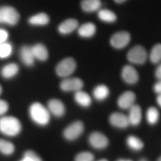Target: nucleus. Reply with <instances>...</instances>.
<instances>
[{
	"mask_svg": "<svg viewBox=\"0 0 161 161\" xmlns=\"http://www.w3.org/2000/svg\"><path fill=\"white\" fill-rule=\"evenodd\" d=\"M22 125L14 116H2L0 118V133L8 136H15L21 132Z\"/></svg>",
	"mask_w": 161,
	"mask_h": 161,
	"instance_id": "f257e3e1",
	"label": "nucleus"
},
{
	"mask_svg": "<svg viewBox=\"0 0 161 161\" xmlns=\"http://www.w3.org/2000/svg\"><path fill=\"white\" fill-rule=\"evenodd\" d=\"M29 116L35 123L41 126L46 125L50 120L49 110L39 102H35L30 106Z\"/></svg>",
	"mask_w": 161,
	"mask_h": 161,
	"instance_id": "f03ea898",
	"label": "nucleus"
},
{
	"mask_svg": "<svg viewBox=\"0 0 161 161\" xmlns=\"http://www.w3.org/2000/svg\"><path fill=\"white\" fill-rule=\"evenodd\" d=\"M19 12L12 6L5 5L0 7V24L15 25L19 22Z\"/></svg>",
	"mask_w": 161,
	"mask_h": 161,
	"instance_id": "7ed1b4c3",
	"label": "nucleus"
},
{
	"mask_svg": "<svg viewBox=\"0 0 161 161\" xmlns=\"http://www.w3.org/2000/svg\"><path fill=\"white\" fill-rule=\"evenodd\" d=\"M75 60L72 58H66L62 60L56 66V73L59 77L67 78L75 72L76 69Z\"/></svg>",
	"mask_w": 161,
	"mask_h": 161,
	"instance_id": "20e7f679",
	"label": "nucleus"
},
{
	"mask_svg": "<svg viewBox=\"0 0 161 161\" xmlns=\"http://www.w3.org/2000/svg\"><path fill=\"white\" fill-rule=\"evenodd\" d=\"M127 58L132 64H143L148 58V53L142 46H136L129 50Z\"/></svg>",
	"mask_w": 161,
	"mask_h": 161,
	"instance_id": "39448f33",
	"label": "nucleus"
},
{
	"mask_svg": "<svg viewBox=\"0 0 161 161\" xmlns=\"http://www.w3.org/2000/svg\"><path fill=\"white\" fill-rule=\"evenodd\" d=\"M84 130V124L80 121H76L66 127V129L64 130V136L67 140H75L81 135Z\"/></svg>",
	"mask_w": 161,
	"mask_h": 161,
	"instance_id": "423d86ee",
	"label": "nucleus"
},
{
	"mask_svg": "<svg viewBox=\"0 0 161 161\" xmlns=\"http://www.w3.org/2000/svg\"><path fill=\"white\" fill-rule=\"evenodd\" d=\"M130 41V35L127 31H119L110 38V44L114 48L118 49H123Z\"/></svg>",
	"mask_w": 161,
	"mask_h": 161,
	"instance_id": "0eeeda50",
	"label": "nucleus"
},
{
	"mask_svg": "<svg viewBox=\"0 0 161 161\" xmlns=\"http://www.w3.org/2000/svg\"><path fill=\"white\" fill-rule=\"evenodd\" d=\"M60 89L65 92H77L81 90L84 83L78 78H66L60 84Z\"/></svg>",
	"mask_w": 161,
	"mask_h": 161,
	"instance_id": "6e6552de",
	"label": "nucleus"
},
{
	"mask_svg": "<svg viewBox=\"0 0 161 161\" xmlns=\"http://www.w3.org/2000/svg\"><path fill=\"white\" fill-rule=\"evenodd\" d=\"M90 145L96 149H104L109 144V140L101 132H93L89 136Z\"/></svg>",
	"mask_w": 161,
	"mask_h": 161,
	"instance_id": "1a4fd4ad",
	"label": "nucleus"
},
{
	"mask_svg": "<svg viewBox=\"0 0 161 161\" xmlns=\"http://www.w3.org/2000/svg\"><path fill=\"white\" fill-rule=\"evenodd\" d=\"M122 78L128 84H136L139 80V75L136 70L132 66L126 65L122 68Z\"/></svg>",
	"mask_w": 161,
	"mask_h": 161,
	"instance_id": "9d476101",
	"label": "nucleus"
},
{
	"mask_svg": "<svg viewBox=\"0 0 161 161\" xmlns=\"http://www.w3.org/2000/svg\"><path fill=\"white\" fill-rule=\"evenodd\" d=\"M136 96L131 91H127L122 93L118 98V105L120 108L124 110L129 109L134 104Z\"/></svg>",
	"mask_w": 161,
	"mask_h": 161,
	"instance_id": "9b49d317",
	"label": "nucleus"
},
{
	"mask_svg": "<svg viewBox=\"0 0 161 161\" xmlns=\"http://www.w3.org/2000/svg\"><path fill=\"white\" fill-rule=\"evenodd\" d=\"M109 122L113 126L119 128H126L130 125L128 116L121 113H113L110 116Z\"/></svg>",
	"mask_w": 161,
	"mask_h": 161,
	"instance_id": "f8f14e48",
	"label": "nucleus"
},
{
	"mask_svg": "<svg viewBox=\"0 0 161 161\" xmlns=\"http://www.w3.org/2000/svg\"><path fill=\"white\" fill-rule=\"evenodd\" d=\"M19 58L23 64L25 66H32L35 64V56L32 52L31 47L29 46H22L19 50Z\"/></svg>",
	"mask_w": 161,
	"mask_h": 161,
	"instance_id": "ddd939ff",
	"label": "nucleus"
},
{
	"mask_svg": "<svg viewBox=\"0 0 161 161\" xmlns=\"http://www.w3.org/2000/svg\"><path fill=\"white\" fill-rule=\"evenodd\" d=\"M48 110L49 113L57 117H61L66 112L65 105L60 100L52 99L48 103Z\"/></svg>",
	"mask_w": 161,
	"mask_h": 161,
	"instance_id": "4468645a",
	"label": "nucleus"
},
{
	"mask_svg": "<svg viewBox=\"0 0 161 161\" xmlns=\"http://www.w3.org/2000/svg\"><path fill=\"white\" fill-rule=\"evenodd\" d=\"M78 22L75 19H67L62 22L58 26V31L62 35H69L77 29Z\"/></svg>",
	"mask_w": 161,
	"mask_h": 161,
	"instance_id": "2eb2a0df",
	"label": "nucleus"
},
{
	"mask_svg": "<svg viewBox=\"0 0 161 161\" xmlns=\"http://www.w3.org/2000/svg\"><path fill=\"white\" fill-rule=\"evenodd\" d=\"M128 114V121L129 124L132 125H137L142 120V110L137 104H134L129 109Z\"/></svg>",
	"mask_w": 161,
	"mask_h": 161,
	"instance_id": "dca6fc26",
	"label": "nucleus"
},
{
	"mask_svg": "<svg viewBox=\"0 0 161 161\" xmlns=\"http://www.w3.org/2000/svg\"><path fill=\"white\" fill-rule=\"evenodd\" d=\"M31 50L35 59L40 61H45L49 58V52L43 44L37 43L31 46Z\"/></svg>",
	"mask_w": 161,
	"mask_h": 161,
	"instance_id": "f3484780",
	"label": "nucleus"
},
{
	"mask_svg": "<svg viewBox=\"0 0 161 161\" xmlns=\"http://www.w3.org/2000/svg\"><path fill=\"white\" fill-rule=\"evenodd\" d=\"M96 32V27L95 24L92 23H86L81 25L78 28V33L81 37H91Z\"/></svg>",
	"mask_w": 161,
	"mask_h": 161,
	"instance_id": "a211bd4d",
	"label": "nucleus"
},
{
	"mask_svg": "<svg viewBox=\"0 0 161 161\" xmlns=\"http://www.w3.org/2000/svg\"><path fill=\"white\" fill-rule=\"evenodd\" d=\"M19 72V66L17 64L10 63L6 64L2 68L1 75L5 79H10L17 75Z\"/></svg>",
	"mask_w": 161,
	"mask_h": 161,
	"instance_id": "6ab92c4d",
	"label": "nucleus"
},
{
	"mask_svg": "<svg viewBox=\"0 0 161 161\" xmlns=\"http://www.w3.org/2000/svg\"><path fill=\"white\" fill-rule=\"evenodd\" d=\"M81 8L85 12H95L99 11L102 6L101 0H82Z\"/></svg>",
	"mask_w": 161,
	"mask_h": 161,
	"instance_id": "aec40b11",
	"label": "nucleus"
},
{
	"mask_svg": "<svg viewBox=\"0 0 161 161\" xmlns=\"http://www.w3.org/2000/svg\"><path fill=\"white\" fill-rule=\"evenodd\" d=\"M74 98H75L76 103L80 106L84 107V108H87L92 103L91 98H90L89 94L82 91V90H78V91L75 92Z\"/></svg>",
	"mask_w": 161,
	"mask_h": 161,
	"instance_id": "412c9836",
	"label": "nucleus"
},
{
	"mask_svg": "<svg viewBox=\"0 0 161 161\" xmlns=\"http://www.w3.org/2000/svg\"><path fill=\"white\" fill-rule=\"evenodd\" d=\"M29 23L32 25L43 26L49 23V17L46 13H39L29 19Z\"/></svg>",
	"mask_w": 161,
	"mask_h": 161,
	"instance_id": "4be33fe9",
	"label": "nucleus"
},
{
	"mask_svg": "<svg viewBox=\"0 0 161 161\" xmlns=\"http://www.w3.org/2000/svg\"><path fill=\"white\" fill-rule=\"evenodd\" d=\"M110 90L108 87L103 84L96 86L93 90V96L96 100L103 101L108 97Z\"/></svg>",
	"mask_w": 161,
	"mask_h": 161,
	"instance_id": "5701e85b",
	"label": "nucleus"
},
{
	"mask_svg": "<svg viewBox=\"0 0 161 161\" xmlns=\"http://www.w3.org/2000/svg\"><path fill=\"white\" fill-rule=\"evenodd\" d=\"M98 17L99 19L105 23H114L116 20V15L108 9H102L98 11Z\"/></svg>",
	"mask_w": 161,
	"mask_h": 161,
	"instance_id": "b1692460",
	"label": "nucleus"
},
{
	"mask_svg": "<svg viewBox=\"0 0 161 161\" xmlns=\"http://www.w3.org/2000/svg\"><path fill=\"white\" fill-rule=\"evenodd\" d=\"M126 142L128 146L134 151H140L144 146L142 141L135 136H128L126 140Z\"/></svg>",
	"mask_w": 161,
	"mask_h": 161,
	"instance_id": "393cba45",
	"label": "nucleus"
},
{
	"mask_svg": "<svg viewBox=\"0 0 161 161\" xmlns=\"http://www.w3.org/2000/svg\"><path fill=\"white\" fill-rule=\"evenodd\" d=\"M15 147L8 141L0 139V152L5 155H11L14 152Z\"/></svg>",
	"mask_w": 161,
	"mask_h": 161,
	"instance_id": "a878e982",
	"label": "nucleus"
},
{
	"mask_svg": "<svg viewBox=\"0 0 161 161\" xmlns=\"http://www.w3.org/2000/svg\"><path fill=\"white\" fill-rule=\"evenodd\" d=\"M160 114L157 108L154 107H151L146 112V119L150 125H154L158 122Z\"/></svg>",
	"mask_w": 161,
	"mask_h": 161,
	"instance_id": "bb28decb",
	"label": "nucleus"
},
{
	"mask_svg": "<svg viewBox=\"0 0 161 161\" xmlns=\"http://www.w3.org/2000/svg\"><path fill=\"white\" fill-rule=\"evenodd\" d=\"M150 60L153 64H159L161 62V44H156L152 48L149 55Z\"/></svg>",
	"mask_w": 161,
	"mask_h": 161,
	"instance_id": "cd10ccee",
	"label": "nucleus"
},
{
	"mask_svg": "<svg viewBox=\"0 0 161 161\" xmlns=\"http://www.w3.org/2000/svg\"><path fill=\"white\" fill-rule=\"evenodd\" d=\"M13 52V46L9 42L0 44V59H6L11 55Z\"/></svg>",
	"mask_w": 161,
	"mask_h": 161,
	"instance_id": "c85d7f7f",
	"label": "nucleus"
},
{
	"mask_svg": "<svg viewBox=\"0 0 161 161\" xmlns=\"http://www.w3.org/2000/svg\"><path fill=\"white\" fill-rule=\"evenodd\" d=\"M94 155L90 152H80L76 155L75 161H93Z\"/></svg>",
	"mask_w": 161,
	"mask_h": 161,
	"instance_id": "c756f323",
	"label": "nucleus"
},
{
	"mask_svg": "<svg viewBox=\"0 0 161 161\" xmlns=\"http://www.w3.org/2000/svg\"><path fill=\"white\" fill-rule=\"evenodd\" d=\"M24 157L29 159V161H43L36 153L32 152V151L25 152V154H24Z\"/></svg>",
	"mask_w": 161,
	"mask_h": 161,
	"instance_id": "7c9ffc66",
	"label": "nucleus"
},
{
	"mask_svg": "<svg viewBox=\"0 0 161 161\" xmlns=\"http://www.w3.org/2000/svg\"><path fill=\"white\" fill-rule=\"evenodd\" d=\"M8 104L7 102L0 99V116H3L8 110Z\"/></svg>",
	"mask_w": 161,
	"mask_h": 161,
	"instance_id": "2f4dec72",
	"label": "nucleus"
},
{
	"mask_svg": "<svg viewBox=\"0 0 161 161\" xmlns=\"http://www.w3.org/2000/svg\"><path fill=\"white\" fill-rule=\"evenodd\" d=\"M9 34L5 29H0V44L5 43L8 39Z\"/></svg>",
	"mask_w": 161,
	"mask_h": 161,
	"instance_id": "473e14b6",
	"label": "nucleus"
},
{
	"mask_svg": "<svg viewBox=\"0 0 161 161\" xmlns=\"http://www.w3.org/2000/svg\"><path fill=\"white\" fill-rule=\"evenodd\" d=\"M154 90L156 93L161 94V79L158 80V81L154 84Z\"/></svg>",
	"mask_w": 161,
	"mask_h": 161,
	"instance_id": "72a5a7b5",
	"label": "nucleus"
},
{
	"mask_svg": "<svg viewBox=\"0 0 161 161\" xmlns=\"http://www.w3.org/2000/svg\"><path fill=\"white\" fill-rule=\"evenodd\" d=\"M155 76L158 80L161 79V64L157 67L155 70Z\"/></svg>",
	"mask_w": 161,
	"mask_h": 161,
	"instance_id": "f704fd0d",
	"label": "nucleus"
},
{
	"mask_svg": "<svg viewBox=\"0 0 161 161\" xmlns=\"http://www.w3.org/2000/svg\"><path fill=\"white\" fill-rule=\"evenodd\" d=\"M157 102H158V105L161 108V94H158V98H157Z\"/></svg>",
	"mask_w": 161,
	"mask_h": 161,
	"instance_id": "c9c22d12",
	"label": "nucleus"
},
{
	"mask_svg": "<svg viewBox=\"0 0 161 161\" xmlns=\"http://www.w3.org/2000/svg\"><path fill=\"white\" fill-rule=\"evenodd\" d=\"M114 1H115L116 3H118V4H121V3H125V2L126 0H114Z\"/></svg>",
	"mask_w": 161,
	"mask_h": 161,
	"instance_id": "e433bc0d",
	"label": "nucleus"
},
{
	"mask_svg": "<svg viewBox=\"0 0 161 161\" xmlns=\"http://www.w3.org/2000/svg\"><path fill=\"white\" fill-rule=\"evenodd\" d=\"M20 161H29V160L28 158H25V157H23V160H21Z\"/></svg>",
	"mask_w": 161,
	"mask_h": 161,
	"instance_id": "4c0bfd02",
	"label": "nucleus"
},
{
	"mask_svg": "<svg viewBox=\"0 0 161 161\" xmlns=\"http://www.w3.org/2000/svg\"><path fill=\"white\" fill-rule=\"evenodd\" d=\"M2 92H3V88H2V86L0 85V95H1Z\"/></svg>",
	"mask_w": 161,
	"mask_h": 161,
	"instance_id": "58836bf2",
	"label": "nucleus"
},
{
	"mask_svg": "<svg viewBox=\"0 0 161 161\" xmlns=\"http://www.w3.org/2000/svg\"><path fill=\"white\" fill-rule=\"evenodd\" d=\"M140 161H148V160H147L146 159H141Z\"/></svg>",
	"mask_w": 161,
	"mask_h": 161,
	"instance_id": "ea45409f",
	"label": "nucleus"
},
{
	"mask_svg": "<svg viewBox=\"0 0 161 161\" xmlns=\"http://www.w3.org/2000/svg\"><path fill=\"white\" fill-rule=\"evenodd\" d=\"M98 161H108V160H104V159H103V160H98Z\"/></svg>",
	"mask_w": 161,
	"mask_h": 161,
	"instance_id": "a19ab883",
	"label": "nucleus"
},
{
	"mask_svg": "<svg viewBox=\"0 0 161 161\" xmlns=\"http://www.w3.org/2000/svg\"><path fill=\"white\" fill-rule=\"evenodd\" d=\"M158 161H161V156L160 157V158H158Z\"/></svg>",
	"mask_w": 161,
	"mask_h": 161,
	"instance_id": "79ce46f5",
	"label": "nucleus"
},
{
	"mask_svg": "<svg viewBox=\"0 0 161 161\" xmlns=\"http://www.w3.org/2000/svg\"><path fill=\"white\" fill-rule=\"evenodd\" d=\"M118 161H124V160H119Z\"/></svg>",
	"mask_w": 161,
	"mask_h": 161,
	"instance_id": "37998d69",
	"label": "nucleus"
},
{
	"mask_svg": "<svg viewBox=\"0 0 161 161\" xmlns=\"http://www.w3.org/2000/svg\"><path fill=\"white\" fill-rule=\"evenodd\" d=\"M124 161H130V160H124Z\"/></svg>",
	"mask_w": 161,
	"mask_h": 161,
	"instance_id": "c03bdc74",
	"label": "nucleus"
}]
</instances>
